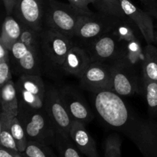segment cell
Masks as SVG:
<instances>
[{
    "mask_svg": "<svg viewBox=\"0 0 157 157\" xmlns=\"http://www.w3.org/2000/svg\"><path fill=\"white\" fill-rule=\"evenodd\" d=\"M92 5L101 13L119 18H127L120 0H94Z\"/></svg>",
    "mask_w": 157,
    "mask_h": 157,
    "instance_id": "d4e9b609",
    "label": "cell"
},
{
    "mask_svg": "<svg viewBox=\"0 0 157 157\" xmlns=\"http://www.w3.org/2000/svg\"><path fill=\"white\" fill-rule=\"evenodd\" d=\"M1 107L2 112H4L11 117L14 118L18 116L19 103L15 83L12 80L1 87Z\"/></svg>",
    "mask_w": 157,
    "mask_h": 157,
    "instance_id": "d6986e66",
    "label": "cell"
},
{
    "mask_svg": "<svg viewBox=\"0 0 157 157\" xmlns=\"http://www.w3.org/2000/svg\"><path fill=\"white\" fill-rule=\"evenodd\" d=\"M112 67V91L120 96H132L140 92V79L136 70L110 64Z\"/></svg>",
    "mask_w": 157,
    "mask_h": 157,
    "instance_id": "7c38bea8",
    "label": "cell"
},
{
    "mask_svg": "<svg viewBox=\"0 0 157 157\" xmlns=\"http://www.w3.org/2000/svg\"><path fill=\"white\" fill-rule=\"evenodd\" d=\"M56 139L53 147L58 151L59 157H81L79 150L77 148L71 137L64 136L56 131Z\"/></svg>",
    "mask_w": 157,
    "mask_h": 157,
    "instance_id": "cb8c5ba5",
    "label": "cell"
},
{
    "mask_svg": "<svg viewBox=\"0 0 157 157\" xmlns=\"http://www.w3.org/2000/svg\"><path fill=\"white\" fill-rule=\"evenodd\" d=\"M87 42L86 50L92 62L111 61L113 63L119 55L122 46V42L113 32Z\"/></svg>",
    "mask_w": 157,
    "mask_h": 157,
    "instance_id": "30bf717a",
    "label": "cell"
},
{
    "mask_svg": "<svg viewBox=\"0 0 157 157\" xmlns=\"http://www.w3.org/2000/svg\"><path fill=\"white\" fill-rule=\"evenodd\" d=\"M10 128L14 140L16 143L18 151L20 153H24L25 151L26 147H27L29 140H28L25 131L21 122L17 117L12 119Z\"/></svg>",
    "mask_w": 157,
    "mask_h": 157,
    "instance_id": "83f0119b",
    "label": "cell"
},
{
    "mask_svg": "<svg viewBox=\"0 0 157 157\" xmlns=\"http://www.w3.org/2000/svg\"><path fill=\"white\" fill-rule=\"evenodd\" d=\"M144 58V48L140 40L122 43L121 52L111 64H118L129 68L134 69L142 66Z\"/></svg>",
    "mask_w": 157,
    "mask_h": 157,
    "instance_id": "e0dca14e",
    "label": "cell"
},
{
    "mask_svg": "<svg viewBox=\"0 0 157 157\" xmlns=\"http://www.w3.org/2000/svg\"><path fill=\"white\" fill-rule=\"evenodd\" d=\"M10 51L3 44H0V61H10Z\"/></svg>",
    "mask_w": 157,
    "mask_h": 157,
    "instance_id": "d6a6232c",
    "label": "cell"
},
{
    "mask_svg": "<svg viewBox=\"0 0 157 157\" xmlns=\"http://www.w3.org/2000/svg\"><path fill=\"white\" fill-rule=\"evenodd\" d=\"M127 18L137 27L147 44L155 42V31L153 17L147 11L136 7L130 0H120Z\"/></svg>",
    "mask_w": 157,
    "mask_h": 157,
    "instance_id": "5bb4252c",
    "label": "cell"
},
{
    "mask_svg": "<svg viewBox=\"0 0 157 157\" xmlns=\"http://www.w3.org/2000/svg\"><path fill=\"white\" fill-rule=\"evenodd\" d=\"M144 58L142 63L143 78L157 82V47L147 44L144 48Z\"/></svg>",
    "mask_w": 157,
    "mask_h": 157,
    "instance_id": "ffe728a7",
    "label": "cell"
},
{
    "mask_svg": "<svg viewBox=\"0 0 157 157\" xmlns=\"http://www.w3.org/2000/svg\"><path fill=\"white\" fill-rule=\"evenodd\" d=\"M2 2L7 15H12V14H13L15 0H2Z\"/></svg>",
    "mask_w": 157,
    "mask_h": 157,
    "instance_id": "836d02e7",
    "label": "cell"
},
{
    "mask_svg": "<svg viewBox=\"0 0 157 157\" xmlns=\"http://www.w3.org/2000/svg\"><path fill=\"white\" fill-rule=\"evenodd\" d=\"M143 6L146 9V11L150 10L157 5V0H140Z\"/></svg>",
    "mask_w": 157,
    "mask_h": 157,
    "instance_id": "e575fe53",
    "label": "cell"
},
{
    "mask_svg": "<svg viewBox=\"0 0 157 157\" xmlns=\"http://www.w3.org/2000/svg\"><path fill=\"white\" fill-rule=\"evenodd\" d=\"M70 137L79 151L87 157H99L96 143L86 128V124L74 121Z\"/></svg>",
    "mask_w": 157,
    "mask_h": 157,
    "instance_id": "2e32d148",
    "label": "cell"
},
{
    "mask_svg": "<svg viewBox=\"0 0 157 157\" xmlns=\"http://www.w3.org/2000/svg\"><path fill=\"white\" fill-rule=\"evenodd\" d=\"M156 44H157V31H156V32H155V42Z\"/></svg>",
    "mask_w": 157,
    "mask_h": 157,
    "instance_id": "8d00e7d4",
    "label": "cell"
},
{
    "mask_svg": "<svg viewBox=\"0 0 157 157\" xmlns=\"http://www.w3.org/2000/svg\"><path fill=\"white\" fill-rule=\"evenodd\" d=\"M13 118L4 112L0 114V144L1 147L9 150L18 151L16 143L11 132V123Z\"/></svg>",
    "mask_w": 157,
    "mask_h": 157,
    "instance_id": "7402d4cb",
    "label": "cell"
},
{
    "mask_svg": "<svg viewBox=\"0 0 157 157\" xmlns=\"http://www.w3.org/2000/svg\"><path fill=\"white\" fill-rule=\"evenodd\" d=\"M46 0H15L13 15L38 32L44 29Z\"/></svg>",
    "mask_w": 157,
    "mask_h": 157,
    "instance_id": "8fae6325",
    "label": "cell"
},
{
    "mask_svg": "<svg viewBox=\"0 0 157 157\" xmlns=\"http://www.w3.org/2000/svg\"><path fill=\"white\" fill-rule=\"evenodd\" d=\"M19 107L43 109L46 87L41 75H21L15 83Z\"/></svg>",
    "mask_w": 157,
    "mask_h": 157,
    "instance_id": "277c9868",
    "label": "cell"
},
{
    "mask_svg": "<svg viewBox=\"0 0 157 157\" xmlns=\"http://www.w3.org/2000/svg\"><path fill=\"white\" fill-rule=\"evenodd\" d=\"M0 157H24V156L19 151H15L0 147Z\"/></svg>",
    "mask_w": 157,
    "mask_h": 157,
    "instance_id": "1f68e13d",
    "label": "cell"
},
{
    "mask_svg": "<svg viewBox=\"0 0 157 157\" xmlns=\"http://www.w3.org/2000/svg\"><path fill=\"white\" fill-rule=\"evenodd\" d=\"M143 93L150 117L157 119V82L142 78Z\"/></svg>",
    "mask_w": 157,
    "mask_h": 157,
    "instance_id": "603a6c76",
    "label": "cell"
},
{
    "mask_svg": "<svg viewBox=\"0 0 157 157\" xmlns=\"http://www.w3.org/2000/svg\"><path fill=\"white\" fill-rule=\"evenodd\" d=\"M121 18L98 12L84 15L78 24L75 38L90 41L114 30Z\"/></svg>",
    "mask_w": 157,
    "mask_h": 157,
    "instance_id": "5b68a950",
    "label": "cell"
},
{
    "mask_svg": "<svg viewBox=\"0 0 157 157\" xmlns=\"http://www.w3.org/2000/svg\"><path fill=\"white\" fill-rule=\"evenodd\" d=\"M122 140L118 133L108 135L104 142V157H121Z\"/></svg>",
    "mask_w": 157,
    "mask_h": 157,
    "instance_id": "f1b7e54d",
    "label": "cell"
},
{
    "mask_svg": "<svg viewBox=\"0 0 157 157\" xmlns=\"http://www.w3.org/2000/svg\"><path fill=\"white\" fill-rule=\"evenodd\" d=\"M95 111L105 126L122 133L139 150L143 157H157V119L135 113L111 90L93 95Z\"/></svg>",
    "mask_w": 157,
    "mask_h": 157,
    "instance_id": "6da1fadb",
    "label": "cell"
},
{
    "mask_svg": "<svg viewBox=\"0 0 157 157\" xmlns=\"http://www.w3.org/2000/svg\"><path fill=\"white\" fill-rule=\"evenodd\" d=\"M147 12L152 15V17H153V18H155L157 21V5L155 6L153 8H152V9H150V10L147 11Z\"/></svg>",
    "mask_w": 157,
    "mask_h": 157,
    "instance_id": "d590c367",
    "label": "cell"
},
{
    "mask_svg": "<svg viewBox=\"0 0 157 157\" xmlns=\"http://www.w3.org/2000/svg\"><path fill=\"white\" fill-rule=\"evenodd\" d=\"M12 71L20 76L26 75H41V54L29 49L18 41L10 50Z\"/></svg>",
    "mask_w": 157,
    "mask_h": 157,
    "instance_id": "ba28073f",
    "label": "cell"
},
{
    "mask_svg": "<svg viewBox=\"0 0 157 157\" xmlns=\"http://www.w3.org/2000/svg\"><path fill=\"white\" fill-rule=\"evenodd\" d=\"M80 86L93 94L104 90L112 91L111 65L103 62H92L80 78Z\"/></svg>",
    "mask_w": 157,
    "mask_h": 157,
    "instance_id": "9c48e42d",
    "label": "cell"
},
{
    "mask_svg": "<svg viewBox=\"0 0 157 157\" xmlns=\"http://www.w3.org/2000/svg\"><path fill=\"white\" fill-rule=\"evenodd\" d=\"M67 1L74 9L84 15H91L94 13L89 9V5L93 4L94 0H67Z\"/></svg>",
    "mask_w": 157,
    "mask_h": 157,
    "instance_id": "4dcf8cb0",
    "label": "cell"
},
{
    "mask_svg": "<svg viewBox=\"0 0 157 157\" xmlns=\"http://www.w3.org/2000/svg\"><path fill=\"white\" fill-rule=\"evenodd\" d=\"M59 90L66 109L73 121L86 124L93 120L94 115L90 107L76 89L65 86Z\"/></svg>",
    "mask_w": 157,
    "mask_h": 157,
    "instance_id": "4fadbf2b",
    "label": "cell"
},
{
    "mask_svg": "<svg viewBox=\"0 0 157 157\" xmlns=\"http://www.w3.org/2000/svg\"><path fill=\"white\" fill-rule=\"evenodd\" d=\"M21 23V22H20ZM21 33L19 41L24 43L29 49L41 54V39L40 32L32 28L21 23Z\"/></svg>",
    "mask_w": 157,
    "mask_h": 157,
    "instance_id": "484cf974",
    "label": "cell"
},
{
    "mask_svg": "<svg viewBox=\"0 0 157 157\" xmlns=\"http://www.w3.org/2000/svg\"><path fill=\"white\" fill-rule=\"evenodd\" d=\"M10 61H0V87L12 80Z\"/></svg>",
    "mask_w": 157,
    "mask_h": 157,
    "instance_id": "f546056e",
    "label": "cell"
},
{
    "mask_svg": "<svg viewBox=\"0 0 157 157\" xmlns=\"http://www.w3.org/2000/svg\"><path fill=\"white\" fill-rule=\"evenodd\" d=\"M41 52L53 65L62 66L67 53L73 47L72 40L55 31L44 28L40 32Z\"/></svg>",
    "mask_w": 157,
    "mask_h": 157,
    "instance_id": "8992f818",
    "label": "cell"
},
{
    "mask_svg": "<svg viewBox=\"0 0 157 157\" xmlns=\"http://www.w3.org/2000/svg\"><path fill=\"white\" fill-rule=\"evenodd\" d=\"M44 109L56 128V131L70 137L74 121L66 109L58 89L54 87L46 89Z\"/></svg>",
    "mask_w": 157,
    "mask_h": 157,
    "instance_id": "52a82bcc",
    "label": "cell"
},
{
    "mask_svg": "<svg viewBox=\"0 0 157 157\" xmlns=\"http://www.w3.org/2000/svg\"><path fill=\"white\" fill-rule=\"evenodd\" d=\"M21 33V25L20 21L14 15H8L5 18L2 27L0 44H3L10 51L14 44L19 41Z\"/></svg>",
    "mask_w": 157,
    "mask_h": 157,
    "instance_id": "ac0fdd59",
    "label": "cell"
},
{
    "mask_svg": "<svg viewBox=\"0 0 157 157\" xmlns=\"http://www.w3.org/2000/svg\"><path fill=\"white\" fill-rule=\"evenodd\" d=\"M21 154L24 157H59L54 153L51 146L43 145L31 140H29L25 151Z\"/></svg>",
    "mask_w": 157,
    "mask_h": 157,
    "instance_id": "4316f807",
    "label": "cell"
},
{
    "mask_svg": "<svg viewBox=\"0 0 157 157\" xmlns=\"http://www.w3.org/2000/svg\"><path fill=\"white\" fill-rule=\"evenodd\" d=\"M21 122L29 140L46 146H54L56 139V128L44 109L19 107L17 116Z\"/></svg>",
    "mask_w": 157,
    "mask_h": 157,
    "instance_id": "7a4b0ae2",
    "label": "cell"
},
{
    "mask_svg": "<svg viewBox=\"0 0 157 157\" xmlns=\"http://www.w3.org/2000/svg\"><path fill=\"white\" fill-rule=\"evenodd\" d=\"M92 61L85 48L73 46L67 53L61 69L67 75L81 78Z\"/></svg>",
    "mask_w": 157,
    "mask_h": 157,
    "instance_id": "9a60e30c",
    "label": "cell"
},
{
    "mask_svg": "<svg viewBox=\"0 0 157 157\" xmlns=\"http://www.w3.org/2000/svg\"><path fill=\"white\" fill-rule=\"evenodd\" d=\"M83 15L84 14L78 12L69 3L46 0L44 25L48 29L72 40Z\"/></svg>",
    "mask_w": 157,
    "mask_h": 157,
    "instance_id": "3957f363",
    "label": "cell"
},
{
    "mask_svg": "<svg viewBox=\"0 0 157 157\" xmlns=\"http://www.w3.org/2000/svg\"><path fill=\"white\" fill-rule=\"evenodd\" d=\"M138 31L137 27L128 18H126L120 19L113 32L121 42L124 43L140 40Z\"/></svg>",
    "mask_w": 157,
    "mask_h": 157,
    "instance_id": "44dd1931",
    "label": "cell"
}]
</instances>
